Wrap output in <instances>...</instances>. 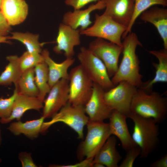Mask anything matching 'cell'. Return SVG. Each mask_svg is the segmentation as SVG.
Instances as JSON below:
<instances>
[{
    "label": "cell",
    "mask_w": 167,
    "mask_h": 167,
    "mask_svg": "<svg viewBox=\"0 0 167 167\" xmlns=\"http://www.w3.org/2000/svg\"><path fill=\"white\" fill-rule=\"evenodd\" d=\"M17 94V90L15 88L12 94L9 97H0V119L7 118L10 116Z\"/></svg>",
    "instance_id": "30"
},
{
    "label": "cell",
    "mask_w": 167,
    "mask_h": 167,
    "mask_svg": "<svg viewBox=\"0 0 167 167\" xmlns=\"http://www.w3.org/2000/svg\"><path fill=\"white\" fill-rule=\"evenodd\" d=\"M127 118L132 121L134 126L132 139L141 150L140 157L146 158L158 146L159 129L157 123L152 118L130 114Z\"/></svg>",
    "instance_id": "3"
},
{
    "label": "cell",
    "mask_w": 167,
    "mask_h": 167,
    "mask_svg": "<svg viewBox=\"0 0 167 167\" xmlns=\"http://www.w3.org/2000/svg\"><path fill=\"white\" fill-rule=\"evenodd\" d=\"M2 161V160L0 158V163Z\"/></svg>",
    "instance_id": "41"
},
{
    "label": "cell",
    "mask_w": 167,
    "mask_h": 167,
    "mask_svg": "<svg viewBox=\"0 0 167 167\" xmlns=\"http://www.w3.org/2000/svg\"><path fill=\"white\" fill-rule=\"evenodd\" d=\"M6 58L8 63L0 75V86H8L12 84L15 85L23 73L19 57L16 55H11L7 56Z\"/></svg>",
    "instance_id": "24"
},
{
    "label": "cell",
    "mask_w": 167,
    "mask_h": 167,
    "mask_svg": "<svg viewBox=\"0 0 167 167\" xmlns=\"http://www.w3.org/2000/svg\"><path fill=\"white\" fill-rule=\"evenodd\" d=\"M93 24L84 30L80 35L102 38L122 46L121 38L127 28L103 13L96 14Z\"/></svg>",
    "instance_id": "6"
},
{
    "label": "cell",
    "mask_w": 167,
    "mask_h": 167,
    "mask_svg": "<svg viewBox=\"0 0 167 167\" xmlns=\"http://www.w3.org/2000/svg\"><path fill=\"white\" fill-rule=\"evenodd\" d=\"M69 74L68 102L84 106L91 95L93 83L80 64L72 68Z\"/></svg>",
    "instance_id": "8"
},
{
    "label": "cell",
    "mask_w": 167,
    "mask_h": 167,
    "mask_svg": "<svg viewBox=\"0 0 167 167\" xmlns=\"http://www.w3.org/2000/svg\"><path fill=\"white\" fill-rule=\"evenodd\" d=\"M130 113L162 123L167 117V99L157 92L138 88L131 101Z\"/></svg>",
    "instance_id": "2"
},
{
    "label": "cell",
    "mask_w": 167,
    "mask_h": 167,
    "mask_svg": "<svg viewBox=\"0 0 167 167\" xmlns=\"http://www.w3.org/2000/svg\"><path fill=\"white\" fill-rule=\"evenodd\" d=\"M43 102L37 97L29 96L17 94L15 100L12 113L6 119H0V122L6 124L14 120L20 121L24 113L29 110L39 111L43 108Z\"/></svg>",
    "instance_id": "17"
},
{
    "label": "cell",
    "mask_w": 167,
    "mask_h": 167,
    "mask_svg": "<svg viewBox=\"0 0 167 167\" xmlns=\"http://www.w3.org/2000/svg\"><path fill=\"white\" fill-rule=\"evenodd\" d=\"M80 31L74 29L62 23L59 26L56 39L57 45L53 48L56 54L64 52L66 58H73L75 52V47L80 44Z\"/></svg>",
    "instance_id": "13"
},
{
    "label": "cell",
    "mask_w": 167,
    "mask_h": 167,
    "mask_svg": "<svg viewBox=\"0 0 167 167\" xmlns=\"http://www.w3.org/2000/svg\"><path fill=\"white\" fill-rule=\"evenodd\" d=\"M86 126L87 133L84 140L80 144L77 156L93 158L108 138L111 135L109 123L89 120Z\"/></svg>",
    "instance_id": "5"
},
{
    "label": "cell",
    "mask_w": 167,
    "mask_h": 167,
    "mask_svg": "<svg viewBox=\"0 0 167 167\" xmlns=\"http://www.w3.org/2000/svg\"><path fill=\"white\" fill-rule=\"evenodd\" d=\"M105 91L99 85L93 83L91 95L84 105L85 112L89 120L103 122L109 118L113 110L105 101Z\"/></svg>",
    "instance_id": "12"
},
{
    "label": "cell",
    "mask_w": 167,
    "mask_h": 167,
    "mask_svg": "<svg viewBox=\"0 0 167 167\" xmlns=\"http://www.w3.org/2000/svg\"><path fill=\"white\" fill-rule=\"evenodd\" d=\"M104 0L105 6L103 13L127 28L133 16L134 0Z\"/></svg>",
    "instance_id": "14"
},
{
    "label": "cell",
    "mask_w": 167,
    "mask_h": 167,
    "mask_svg": "<svg viewBox=\"0 0 167 167\" xmlns=\"http://www.w3.org/2000/svg\"><path fill=\"white\" fill-rule=\"evenodd\" d=\"M137 88L127 82L121 81L113 87L105 91V101L112 110H116L127 117L130 113L133 98Z\"/></svg>",
    "instance_id": "9"
},
{
    "label": "cell",
    "mask_w": 167,
    "mask_h": 167,
    "mask_svg": "<svg viewBox=\"0 0 167 167\" xmlns=\"http://www.w3.org/2000/svg\"><path fill=\"white\" fill-rule=\"evenodd\" d=\"M11 34V36H9V39L15 40L20 41L25 46L27 51L30 53H41V47L44 44L39 42L38 35L18 32H13Z\"/></svg>",
    "instance_id": "28"
},
{
    "label": "cell",
    "mask_w": 167,
    "mask_h": 167,
    "mask_svg": "<svg viewBox=\"0 0 167 167\" xmlns=\"http://www.w3.org/2000/svg\"><path fill=\"white\" fill-rule=\"evenodd\" d=\"M31 153L21 152L18 154V158L22 167H37L32 157Z\"/></svg>",
    "instance_id": "32"
},
{
    "label": "cell",
    "mask_w": 167,
    "mask_h": 167,
    "mask_svg": "<svg viewBox=\"0 0 167 167\" xmlns=\"http://www.w3.org/2000/svg\"><path fill=\"white\" fill-rule=\"evenodd\" d=\"M122 42L123 56L118 70L111 79L115 86L122 81L127 82L137 88H140L144 82L139 72V61L136 54L138 46H142L136 34L131 32Z\"/></svg>",
    "instance_id": "1"
},
{
    "label": "cell",
    "mask_w": 167,
    "mask_h": 167,
    "mask_svg": "<svg viewBox=\"0 0 167 167\" xmlns=\"http://www.w3.org/2000/svg\"><path fill=\"white\" fill-rule=\"evenodd\" d=\"M2 1L3 0H0V11H1V7Z\"/></svg>",
    "instance_id": "40"
},
{
    "label": "cell",
    "mask_w": 167,
    "mask_h": 167,
    "mask_svg": "<svg viewBox=\"0 0 167 167\" xmlns=\"http://www.w3.org/2000/svg\"><path fill=\"white\" fill-rule=\"evenodd\" d=\"M2 142V133L1 131L0 127V146Z\"/></svg>",
    "instance_id": "39"
},
{
    "label": "cell",
    "mask_w": 167,
    "mask_h": 167,
    "mask_svg": "<svg viewBox=\"0 0 167 167\" xmlns=\"http://www.w3.org/2000/svg\"><path fill=\"white\" fill-rule=\"evenodd\" d=\"M88 48L105 64L110 77L113 76L118 68V60L122 52V46L96 38L90 43Z\"/></svg>",
    "instance_id": "10"
},
{
    "label": "cell",
    "mask_w": 167,
    "mask_h": 167,
    "mask_svg": "<svg viewBox=\"0 0 167 167\" xmlns=\"http://www.w3.org/2000/svg\"><path fill=\"white\" fill-rule=\"evenodd\" d=\"M93 158H85L80 162L73 165H52L50 167H93Z\"/></svg>",
    "instance_id": "34"
},
{
    "label": "cell",
    "mask_w": 167,
    "mask_h": 167,
    "mask_svg": "<svg viewBox=\"0 0 167 167\" xmlns=\"http://www.w3.org/2000/svg\"><path fill=\"white\" fill-rule=\"evenodd\" d=\"M1 11L11 26L19 24L25 20L28 6L24 0H3Z\"/></svg>",
    "instance_id": "20"
},
{
    "label": "cell",
    "mask_w": 167,
    "mask_h": 167,
    "mask_svg": "<svg viewBox=\"0 0 167 167\" xmlns=\"http://www.w3.org/2000/svg\"><path fill=\"white\" fill-rule=\"evenodd\" d=\"M45 118L42 116L36 119L22 122L20 121L12 122L7 129L15 136L23 134L31 139L37 138L41 133V126Z\"/></svg>",
    "instance_id": "22"
},
{
    "label": "cell",
    "mask_w": 167,
    "mask_h": 167,
    "mask_svg": "<svg viewBox=\"0 0 167 167\" xmlns=\"http://www.w3.org/2000/svg\"><path fill=\"white\" fill-rule=\"evenodd\" d=\"M158 5L166 6L167 0H134L133 16L129 25L122 35V38L123 39L131 32L132 28L135 20L142 13L152 6Z\"/></svg>",
    "instance_id": "27"
},
{
    "label": "cell",
    "mask_w": 167,
    "mask_h": 167,
    "mask_svg": "<svg viewBox=\"0 0 167 167\" xmlns=\"http://www.w3.org/2000/svg\"><path fill=\"white\" fill-rule=\"evenodd\" d=\"M34 69L35 82L39 91L37 98L43 102L46 95L50 89L48 84V67L44 62L37 64Z\"/></svg>",
    "instance_id": "26"
},
{
    "label": "cell",
    "mask_w": 167,
    "mask_h": 167,
    "mask_svg": "<svg viewBox=\"0 0 167 167\" xmlns=\"http://www.w3.org/2000/svg\"><path fill=\"white\" fill-rule=\"evenodd\" d=\"M8 40H9V36L0 34V43H6L9 44L10 42L8 41Z\"/></svg>",
    "instance_id": "37"
},
{
    "label": "cell",
    "mask_w": 167,
    "mask_h": 167,
    "mask_svg": "<svg viewBox=\"0 0 167 167\" xmlns=\"http://www.w3.org/2000/svg\"><path fill=\"white\" fill-rule=\"evenodd\" d=\"M148 51L157 58L158 62L152 63L156 70L154 78L151 80L144 82L143 86L140 88L147 92L151 91L153 85L157 83L167 82V50L164 49Z\"/></svg>",
    "instance_id": "23"
},
{
    "label": "cell",
    "mask_w": 167,
    "mask_h": 167,
    "mask_svg": "<svg viewBox=\"0 0 167 167\" xmlns=\"http://www.w3.org/2000/svg\"><path fill=\"white\" fill-rule=\"evenodd\" d=\"M11 30V26L0 11V34L6 36Z\"/></svg>",
    "instance_id": "35"
},
{
    "label": "cell",
    "mask_w": 167,
    "mask_h": 167,
    "mask_svg": "<svg viewBox=\"0 0 167 167\" xmlns=\"http://www.w3.org/2000/svg\"><path fill=\"white\" fill-rule=\"evenodd\" d=\"M51 118L50 120L43 122L41 133L46 132L53 124L61 122L75 131L79 139H83L84 127L89 120L84 105H73L68 102Z\"/></svg>",
    "instance_id": "4"
},
{
    "label": "cell",
    "mask_w": 167,
    "mask_h": 167,
    "mask_svg": "<svg viewBox=\"0 0 167 167\" xmlns=\"http://www.w3.org/2000/svg\"><path fill=\"white\" fill-rule=\"evenodd\" d=\"M126 156L118 167H132L135 159L141 153L139 148L136 145L126 151Z\"/></svg>",
    "instance_id": "31"
},
{
    "label": "cell",
    "mask_w": 167,
    "mask_h": 167,
    "mask_svg": "<svg viewBox=\"0 0 167 167\" xmlns=\"http://www.w3.org/2000/svg\"><path fill=\"white\" fill-rule=\"evenodd\" d=\"M116 137L111 135L94 157L93 162H98L107 167H118L122 157L117 150Z\"/></svg>",
    "instance_id": "21"
},
{
    "label": "cell",
    "mask_w": 167,
    "mask_h": 167,
    "mask_svg": "<svg viewBox=\"0 0 167 167\" xmlns=\"http://www.w3.org/2000/svg\"><path fill=\"white\" fill-rule=\"evenodd\" d=\"M151 167H167V154H165L160 158L152 163Z\"/></svg>",
    "instance_id": "36"
},
{
    "label": "cell",
    "mask_w": 167,
    "mask_h": 167,
    "mask_svg": "<svg viewBox=\"0 0 167 167\" xmlns=\"http://www.w3.org/2000/svg\"><path fill=\"white\" fill-rule=\"evenodd\" d=\"M105 167L103 164L98 162L93 163V167Z\"/></svg>",
    "instance_id": "38"
},
{
    "label": "cell",
    "mask_w": 167,
    "mask_h": 167,
    "mask_svg": "<svg viewBox=\"0 0 167 167\" xmlns=\"http://www.w3.org/2000/svg\"><path fill=\"white\" fill-rule=\"evenodd\" d=\"M105 0H100L85 9L67 11L63 16L62 23L74 29H78L80 27V30H84L92 23L90 19L91 13L95 10L105 9Z\"/></svg>",
    "instance_id": "15"
},
{
    "label": "cell",
    "mask_w": 167,
    "mask_h": 167,
    "mask_svg": "<svg viewBox=\"0 0 167 167\" xmlns=\"http://www.w3.org/2000/svg\"><path fill=\"white\" fill-rule=\"evenodd\" d=\"M41 54L44 62L47 64L49 71L48 84L51 88L59 80L64 79L69 80L68 69L74 63L73 58H66L62 62L58 63L53 60L50 56L49 51L46 49L42 50Z\"/></svg>",
    "instance_id": "18"
},
{
    "label": "cell",
    "mask_w": 167,
    "mask_h": 167,
    "mask_svg": "<svg viewBox=\"0 0 167 167\" xmlns=\"http://www.w3.org/2000/svg\"><path fill=\"white\" fill-rule=\"evenodd\" d=\"M100 0H65V4L72 7L74 10L80 9L88 4Z\"/></svg>",
    "instance_id": "33"
},
{
    "label": "cell",
    "mask_w": 167,
    "mask_h": 167,
    "mask_svg": "<svg viewBox=\"0 0 167 167\" xmlns=\"http://www.w3.org/2000/svg\"><path fill=\"white\" fill-rule=\"evenodd\" d=\"M127 118L125 115L113 110L109 118V123L111 135L118 138L122 148L126 151L136 145L128 129Z\"/></svg>",
    "instance_id": "16"
},
{
    "label": "cell",
    "mask_w": 167,
    "mask_h": 167,
    "mask_svg": "<svg viewBox=\"0 0 167 167\" xmlns=\"http://www.w3.org/2000/svg\"><path fill=\"white\" fill-rule=\"evenodd\" d=\"M69 80L62 79L50 88L43 101L42 116L51 118L68 102Z\"/></svg>",
    "instance_id": "11"
},
{
    "label": "cell",
    "mask_w": 167,
    "mask_h": 167,
    "mask_svg": "<svg viewBox=\"0 0 167 167\" xmlns=\"http://www.w3.org/2000/svg\"><path fill=\"white\" fill-rule=\"evenodd\" d=\"M19 60L23 72L29 68L34 67L39 63L44 62L41 54L31 53L27 51L19 57Z\"/></svg>",
    "instance_id": "29"
},
{
    "label": "cell",
    "mask_w": 167,
    "mask_h": 167,
    "mask_svg": "<svg viewBox=\"0 0 167 167\" xmlns=\"http://www.w3.org/2000/svg\"><path fill=\"white\" fill-rule=\"evenodd\" d=\"M77 58L80 64L93 83L99 85L105 90L115 86L110 78L105 64L88 48L81 47Z\"/></svg>",
    "instance_id": "7"
},
{
    "label": "cell",
    "mask_w": 167,
    "mask_h": 167,
    "mask_svg": "<svg viewBox=\"0 0 167 167\" xmlns=\"http://www.w3.org/2000/svg\"><path fill=\"white\" fill-rule=\"evenodd\" d=\"M139 16L142 20L156 27L162 40L164 49L167 50V9L154 6Z\"/></svg>",
    "instance_id": "19"
},
{
    "label": "cell",
    "mask_w": 167,
    "mask_h": 167,
    "mask_svg": "<svg viewBox=\"0 0 167 167\" xmlns=\"http://www.w3.org/2000/svg\"><path fill=\"white\" fill-rule=\"evenodd\" d=\"M34 67L23 71L15 85L18 93L31 97H37L39 91L35 80Z\"/></svg>",
    "instance_id": "25"
}]
</instances>
